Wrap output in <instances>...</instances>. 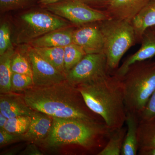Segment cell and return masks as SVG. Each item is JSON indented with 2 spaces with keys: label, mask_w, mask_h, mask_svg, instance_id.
<instances>
[{
  "label": "cell",
  "mask_w": 155,
  "mask_h": 155,
  "mask_svg": "<svg viewBox=\"0 0 155 155\" xmlns=\"http://www.w3.org/2000/svg\"><path fill=\"white\" fill-rule=\"evenodd\" d=\"M64 48V70L67 74L80 62L86 54L80 47L73 43Z\"/></svg>",
  "instance_id": "cell-22"
},
{
  "label": "cell",
  "mask_w": 155,
  "mask_h": 155,
  "mask_svg": "<svg viewBox=\"0 0 155 155\" xmlns=\"http://www.w3.org/2000/svg\"><path fill=\"white\" fill-rule=\"evenodd\" d=\"M25 45L26 46L23 49V51L31 66L34 86H49L67 80L66 74L45 61L33 48L28 45Z\"/></svg>",
  "instance_id": "cell-9"
},
{
  "label": "cell",
  "mask_w": 155,
  "mask_h": 155,
  "mask_svg": "<svg viewBox=\"0 0 155 155\" xmlns=\"http://www.w3.org/2000/svg\"><path fill=\"white\" fill-rule=\"evenodd\" d=\"M14 48L10 49L0 55V93L11 92V80L12 71L11 59L15 52Z\"/></svg>",
  "instance_id": "cell-18"
},
{
  "label": "cell",
  "mask_w": 155,
  "mask_h": 155,
  "mask_svg": "<svg viewBox=\"0 0 155 155\" xmlns=\"http://www.w3.org/2000/svg\"><path fill=\"white\" fill-rule=\"evenodd\" d=\"M31 122L30 116H17L8 119L3 128L10 133L21 135L28 130Z\"/></svg>",
  "instance_id": "cell-23"
},
{
  "label": "cell",
  "mask_w": 155,
  "mask_h": 155,
  "mask_svg": "<svg viewBox=\"0 0 155 155\" xmlns=\"http://www.w3.org/2000/svg\"><path fill=\"white\" fill-rule=\"evenodd\" d=\"M65 0H38V3L41 5L45 6L63 2Z\"/></svg>",
  "instance_id": "cell-33"
},
{
  "label": "cell",
  "mask_w": 155,
  "mask_h": 155,
  "mask_svg": "<svg viewBox=\"0 0 155 155\" xmlns=\"http://www.w3.org/2000/svg\"><path fill=\"white\" fill-rule=\"evenodd\" d=\"M12 72L32 76V69L29 60L23 51H15L11 59Z\"/></svg>",
  "instance_id": "cell-24"
},
{
  "label": "cell",
  "mask_w": 155,
  "mask_h": 155,
  "mask_svg": "<svg viewBox=\"0 0 155 155\" xmlns=\"http://www.w3.org/2000/svg\"><path fill=\"white\" fill-rule=\"evenodd\" d=\"M131 23L135 31L137 42H140L144 31L155 25V0H150Z\"/></svg>",
  "instance_id": "cell-16"
},
{
  "label": "cell",
  "mask_w": 155,
  "mask_h": 155,
  "mask_svg": "<svg viewBox=\"0 0 155 155\" xmlns=\"http://www.w3.org/2000/svg\"><path fill=\"white\" fill-rule=\"evenodd\" d=\"M99 22L77 26L73 35V43L86 54L104 53V39Z\"/></svg>",
  "instance_id": "cell-10"
},
{
  "label": "cell",
  "mask_w": 155,
  "mask_h": 155,
  "mask_svg": "<svg viewBox=\"0 0 155 155\" xmlns=\"http://www.w3.org/2000/svg\"><path fill=\"white\" fill-rule=\"evenodd\" d=\"M94 8L104 11L110 0H80Z\"/></svg>",
  "instance_id": "cell-30"
},
{
  "label": "cell",
  "mask_w": 155,
  "mask_h": 155,
  "mask_svg": "<svg viewBox=\"0 0 155 155\" xmlns=\"http://www.w3.org/2000/svg\"><path fill=\"white\" fill-rule=\"evenodd\" d=\"M138 119L139 123L146 121H155V91Z\"/></svg>",
  "instance_id": "cell-28"
},
{
  "label": "cell",
  "mask_w": 155,
  "mask_h": 155,
  "mask_svg": "<svg viewBox=\"0 0 155 155\" xmlns=\"http://www.w3.org/2000/svg\"><path fill=\"white\" fill-rule=\"evenodd\" d=\"M120 78L126 111L138 118L155 91V61L148 60L136 62Z\"/></svg>",
  "instance_id": "cell-4"
},
{
  "label": "cell",
  "mask_w": 155,
  "mask_h": 155,
  "mask_svg": "<svg viewBox=\"0 0 155 155\" xmlns=\"http://www.w3.org/2000/svg\"><path fill=\"white\" fill-rule=\"evenodd\" d=\"M70 26L66 19L50 11L32 10L19 15L16 20L13 43L25 45L53 31Z\"/></svg>",
  "instance_id": "cell-6"
},
{
  "label": "cell",
  "mask_w": 155,
  "mask_h": 155,
  "mask_svg": "<svg viewBox=\"0 0 155 155\" xmlns=\"http://www.w3.org/2000/svg\"><path fill=\"white\" fill-rule=\"evenodd\" d=\"M33 48L38 54L45 61L60 72L66 74L64 67V48Z\"/></svg>",
  "instance_id": "cell-19"
},
{
  "label": "cell",
  "mask_w": 155,
  "mask_h": 155,
  "mask_svg": "<svg viewBox=\"0 0 155 155\" xmlns=\"http://www.w3.org/2000/svg\"><path fill=\"white\" fill-rule=\"evenodd\" d=\"M140 42L141 47L139 49L127 57L114 74L122 77L132 64L150 60L155 56V32L151 28H148L144 31Z\"/></svg>",
  "instance_id": "cell-12"
},
{
  "label": "cell",
  "mask_w": 155,
  "mask_h": 155,
  "mask_svg": "<svg viewBox=\"0 0 155 155\" xmlns=\"http://www.w3.org/2000/svg\"><path fill=\"white\" fill-rule=\"evenodd\" d=\"M21 141H22L21 135L10 133L4 128H0L1 147Z\"/></svg>",
  "instance_id": "cell-29"
},
{
  "label": "cell",
  "mask_w": 155,
  "mask_h": 155,
  "mask_svg": "<svg viewBox=\"0 0 155 155\" xmlns=\"http://www.w3.org/2000/svg\"><path fill=\"white\" fill-rule=\"evenodd\" d=\"M104 39V53L108 72L113 74L119 67L125 53L137 42L131 22L110 18L99 22Z\"/></svg>",
  "instance_id": "cell-5"
},
{
  "label": "cell",
  "mask_w": 155,
  "mask_h": 155,
  "mask_svg": "<svg viewBox=\"0 0 155 155\" xmlns=\"http://www.w3.org/2000/svg\"><path fill=\"white\" fill-rule=\"evenodd\" d=\"M126 131L123 126L113 130L106 146L97 155H121Z\"/></svg>",
  "instance_id": "cell-21"
},
{
  "label": "cell",
  "mask_w": 155,
  "mask_h": 155,
  "mask_svg": "<svg viewBox=\"0 0 155 155\" xmlns=\"http://www.w3.org/2000/svg\"><path fill=\"white\" fill-rule=\"evenodd\" d=\"M34 111L26 104L22 93L11 91L1 94L0 113L8 119L19 116H31Z\"/></svg>",
  "instance_id": "cell-14"
},
{
  "label": "cell",
  "mask_w": 155,
  "mask_h": 155,
  "mask_svg": "<svg viewBox=\"0 0 155 155\" xmlns=\"http://www.w3.org/2000/svg\"><path fill=\"white\" fill-rule=\"evenodd\" d=\"M36 0H0V11L2 13L27 8Z\"/></svg>",
  "instance_id": "cell-27"
},
{
  "label": "cell",
  "mask_w": 155,
  "mask_h": 155,
  "mask_svg": "<svg viewBox=\"0 0 155 155\" xmlns=\"http://www.w3.org/2000/svg\"><path fill=\"white\" fill-rule=\"evenodd\" d=\"M125 123L127 124V131L121 155H137L139 148L137 133L139 124L138 117L135 114L127 112Z\"/></svg>",
  "instance_id": "cell-17"
},
{
  "label": "cell",
  "mask_w": 155,
  "mask_h": 155,
  "mask_svg": "<svg viewBox=\"0 0 155 155\" xmlns=\"http://www.w3.org/2000/svg\"><path fill=\"white\" fill-rule=\"evenodd\" d=\"M77 87L87 107L102 118L110 130L123 127L127 111L120 77L109 74L96 81Z\"/></svg>",
  "instance_id": "cell-2"
},
{
  "label": "cell",
  "mask_w": 155,
  "mask_h": 155,
  "mask_svg": "<svg viewBox=\"0 0 155 155\" xmlns=\"http://www.w3.org/2000/svg\"><path fill=\"white\" fill-rule=\"evenodd\" d=\"M109 74L105 55L97 53L85 54L66 77L70 84L77 87L94 82Z\"/></svg>",
  "instance_id": "cell-8"
},
{
  "label": "cell",
  "mask_w": 155,
  "mask_h": 155,
  "mask_svg": "<svg viewBox=\"0 0 155 155\" xmlns=\"http://www.w3.org/2000/svg\"><path fill=\"white\" fill-rule=\"evenodd\" d=\"M11 29L8 22H2L0 25V55L13 48Z\"/></svg>",
  "instance_id": "cell-26"
},
{
  "label": "cell",
  "mask_w": 155,
  "mask_h": 155,
  "mask_svg": "<svg viewBox=\"0 0 155 155\" xmlns=\"http://www.w3.org/2000/svg\"><path fill=\"white\" fill-rule=\"evenodd\" d=\"M151 28L152 30L153 31H154L155 32V25L154 26H153L151 28Z\"/></svg>",
  "instance_id": "cell-36"
},
{
  "label": "cell",
  "mask_w": 155,
  "mask_h": 155,
  "mask_svg": "<svg viewBox=\"0 0 155 155\" xmlns=\"http://www.w3.org/2000/svg\"><path fill=\"white\" fill-rule=\"evenodd\" d=\"M137 155H155V148H141L138 149Z\"/></svg>",
  "instance_id": "cell-32"
},
{
  "label": "cell",
  "mask_w": 155,
  "mask_h": 155,
  "mask_svg": "<svg viewBox=\"0 0 155 155\" xmlns=\"http://www.w3.org/2000/svg\"><path fill=\"white\" fill-rule=\"evenodd\" d=\"M22 94L32 110L51 117L105 123L101 117L87 107L77 87L67 80L49 86H33Z\"/></svg>",
  "instance_id": "cell-1"
},
{
  "label": "cell",
  "mask_w": 155,
  "mask_h": 155,
  "mask_svg": "<svg viewBox=\"0 0 155 155\" xmlns=\"http://www.w3.org/2000/svg\"><path fill=\"white\" fill-rule=\"evenodd\" d=\"M20 150V147L13 148L11 149V150H7L6 152L5 151L2 153L1 155H14L17 154V153L19 152Z\"/></svg>",
  "instance_id": "cell-34"
},
{
  "label": "cell",
  "mask_w": 155,
  "mask_h": 155,
  "mask_svg": "<svg viewBox=\"0 0 155 155\" xmlns=\"http://www.w3.org/2000/svg\"><path fill=\"white\" fill-rule=\"evenodd\" d=\"M36 144L31 143L26 146L25 149L20 152L19 154L22 155H42L43 153L40 150Z\"/></svg>",
  "instance_id": "cell-31"
},
{
  "label": "cell",
  "mask_w": 155,
  "mask_h": 155,
  "mask_svg": "<svg viewBox=\"0 0 155 155\" xmlns=\"http://www.w3.org/2000/svg\"><path fill=\"white\" fill-rule=\"evenodd\" d=\"M28 129L21 134L22 141L39 145L47 136L53 123V118L47 114L34 110Z\"/></svg>",
  "instance_id": "cell-13"
},
{
  "label": "cell",
  "mask_w": 155,
  "mask_h": 155,
  "mask_svg": "<svg viewBox=\"0 0 155 155\" xmlns=\"http://www.w3.org/2000/svg\"><path fill=\"white\" fill-rule=\"evenodd\" d=\"M45 7L51 13L77 26L111 18L104 11L91 8L80 0H65Z\"/></svg>",
  "instance_id": "cell-7"
},
{
  "label": "cell",
  "mask_w": 155,
  "mask_h": 155,
  "mask_svg": "<svg viewBox=\"0 0 155 155\" xmlns=\"http://www.w3.org/2000/svg\"><path fill=\"white\" fill-rule=\"evenodd\" d=\"M76 27L68 26L53 31L27 44L33 48H64L73 43V35Z\"/></svg>",
  "instance_id": "cell-15"
},
{
  "label": "cell",
  "mask_w": 155,
  "mask_h": 155,
  "mask_svg": "<svg viewBox=\"0 0 155 155\" xmlns=\"http://www.w3.org/2000/svg\"><path fill=\"white\" fill-rule=\"evenodd\" d=\"M8 119L5 116L0 113V128H4Z\"/></svg>",
  "instance_id": "cell-35"
},
{
  "label": "cell",
  "mask_w": 155,
  "mask_h": 155,
  "mask_svg": "<svg viewBox=\"0 0 155 155\" xmlns=\"http://www.w3.org/2000/svg\"><path fill=\"white\" fill-rule=\"evenodd\" d=\"M137 133L138 149L155 148V121L139 122Z\"/></svg>",
  "instance_id": "cell-20"
},
{
  "label": "cell",
  "mask_w": 155,
  "mask_h": 155,
  "mask_svg": "<svg viewBox=\"0 0 155 155\" xmlns=\"http://www.w3.org/2000/svg\"><path fill=\"white\" fill-rule=\"evenodd\" d=\"M52 118L49 133L38 145L46 148L72 145L88 151H95L98 154L106 146L112 131L105 123Z\"/></svg>",
  "instance_id": "cell-3"
},
{
  "label": "cell",
  "mask_w": 155,
  "mask_h": 155,
  "mask_svg": "<svg viewBox=\"0 0 155 155\" xmlns=\"http://www.w3.org/2000/svg\"><path fill=\"white\" fill-rule=\"evenodd\" d=\"M34 86L32 76L19 73H12L11 91L22 93Z\"/></svg>",
  "instance_id": "cell-25"
},
{
  "label": "cell",
  "mask_w": 155,
  "mask_h": 155,
  "mask_svg": "<svg viewBox=\"0 0 155 155\" xmlns=\"http://www.w3.org/2000/svg\"><path fill=\"white\" fill-rule=\"evenodd\" d=\"M150 0H110L104 12L111 18L131 21Z\"/></svg>",
  "instance_id": "cell-11"
}]
</instances>
